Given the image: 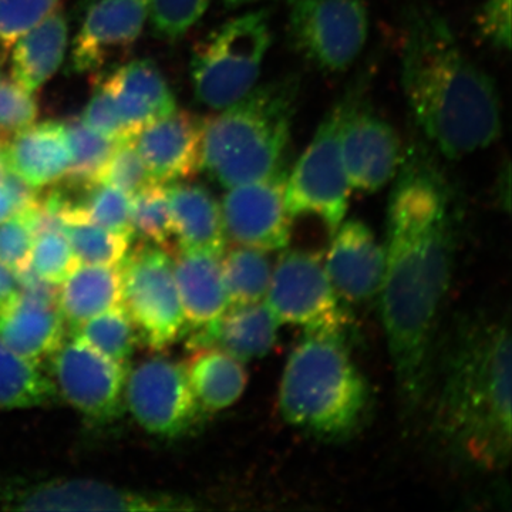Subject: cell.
Instances as JSON below:
<instances>
[{"mask_svg":"<svg viewBox=\"0 0 512 512\" xmlns=\"http://www.w3.org/2000/svg\"><path fill=\"white\" fill-rule=\"evenodd\" d=\"M387 207L380 309L403 412L427 399L454 259L453 190L423 147L404 151Z\"/></svg>","mask_w":512,"mask_h":512,"instance_id":"cell-1","label":"cell"},{"mask_svg":"<svg viewBox=\"0 0 512 512\" xmlns=\"http://www.w3.org/2000/svg\"><path fill=\"white\" fill-rule=\"evenodd\" d=\"M402 87L417 126L441 156H470L500 138L494 80L467 56L443 16L427 6L407 13Z\"/></svg>","mask_w":512,"mask_h":512,"instance_id":"cell-2","label":"cell"},{"mask_svg":"<svg viewBox=\"0 0 512 512\" xmlns=\"http://www.w3.org/2000/svg\"><path fill=\"white\" fill-rule=\"evenodd\" d=\"M436 439L478 470L510 463L511 333L507 320L468 319L448 346L433 400Z\"/></svg>","mask_w":512,"mask_h":512,"instance_id":"cell-3","label":"cell"},{"mask_svg":"<svg viewBox=\"0 0 512 512\" xmlns=\"http://www.w3.org/2000/svg\"><path fill=\"white\" fill-rule=\"evenodd\" d=\"M301 79L256 84L237 103L202 120L201 168L221 187L261 180L285 164Z\"/></svg>","mask_w":512,"mask_h":512,"instance_id":"cell-4","label":"cell"},{"mask_svg":"<svg viewBox=\"0 0 512 512\" xmlns=\"http://www.w3.org/2000/svg\"><path fill=\"white\" fill-rule=\"evenodd\" d=\"M369 399L342 333L308 332L286 360L279 410L296 429L322 440L346 439L362 426Z\"/></svg>","mask_w":512,"mask_h":512,"instance_id":"cell-5","label":"cell"},{"mask_svg":"<svg viewBox=\"0 0 512 512\" xmlns=\"http://www.w3.org/2000/svg\"><path fill=\"white\" fill-rule=\"evenodd\" d=\"M271 43L268 10L245 13L214 30L192 55L191 79L197 100L220 111L247 96L258 83Z\"/></svg>","mask_w":512,"mask_h":512,"instance_id":"cell-6","label":"cell"},{"mask_svg":"<svg viewBox=\"0 0 512 512\" xmlns=\"http://www.w3.org/2000/svg\"><path fill=\"white\" fill-rule=\"evenodd\" d=\"M349 96L326 114L311 143L299 157L285 185V201L293 218L316 217L330 234L345 220L350 187L340 150V134Z\"/></svg>","mask_w":512,"mask_h":512,"instance_id":"cell-7","label":"cell"},{"mask_svg":"<svg viewBox=\"0 0 512 512\" xmlns=\"http://www.w3.org/2000/svg\"><path fill=\"white\" fill-rule=\"evenodd\" d=\"M121 305L138 340L163 352L183 336L185 318L174 276L173 256L158 245H140L121 262Z\"/></svg>","mask_w":512,"mask_h":512,"instance_id":"cell-8","label":"cell"},{"mask_svg":"<svg viewBox=\"0 0 512 512\" xmlns=\"http://www.w3.org/2000/svg\"><path fill=\"white\" fill-rule=\"evenodd\" d=\"M265 305L281 325L301 326L306 332H339L349 316L318 252L291 249L272 269Z\"/></svg>","mask_w":512,"mask_h":512,"instance_id":"cell-9","label":"cell"},{"mask_svg":"<svg viewBox=\"0 0 512 512\" xmlns=\"http://www.w3.org/2000/svg\"><path fill=\"white\" fill-rule=\"evenodd\" d=\"M296 52L323 72L348 70L369 36L363 0H293L288 25Z\"/></svg>","mask_w":512,"mask_h":512,"instance_id":"cell-10","label":"cell"},{"mask_svg":"<svg viewBox=\"0 0 512 512\" xmlns=\"http://www.w3.org/2000/svg\"><path fill=\"white\" fill-rule=\"evenodd\" d=\"M124 403L144 430L164 439L191 433L205 414L185 365L167 356L147 357L128 370Z\"/></svg>","mask_w":512,"mask_h":512,"instance_id":"cell-11","label":"cell"},{"mask_svg":"<svg viewBox=\"0 0 512 512\" xmlns=\"http://www.w3.org/2000/svg\"><path fill=\"white\" fill-rule=\"evenodd\" d=\"M0 508L25 511H181L192 504L174 495L140 493L92 480L0 483Z\"/></svg>","mask_w":512,"mask_h":512,"instance_id":"cell-12","label":"cell"},{"mask_svg":"<svg viewBox=\"0 0 512 512\" xmlns=\"http://www.w3.org/2000/svg\"><path fill=\"white\" fill-rule=\"evenodd\" d=\"M56 390L77 412L94 421H111L124 409L127 366L104 356L72 335L50 355Z\"/></svg>","mask_w":512,"mask_h":512,"instance_id":"cell-13","label":"cell"},{"mask_svg":"<svg viewBox=\"0 0 512 512\" xmlns=\"http://www.w3.org/2000/svg\"><path fill=\"white\" fill-rule=\"evenodd\" d=\"M288 173L285 163L268 177L228 188L221 204L227 239L265 252L288 247L292 229L285 201Z\"/></svg>","mask_w":512,"mask_h":512,"instance_id":"cell-14","label":"cell"},{"mask_svg":"<svg viewBox=\"0 0 512 512\" xmlns=\"http://www.w3.org/2000/svg\"><path fill=\"white\" fill-rule=\"evenodd\" d=\"M348 96L340 150L350 187L365 192L382 190L402 164V141L386 120L363 104L357 90Z\"/></svg>","mask_w":512,"mask_h":512,"instance_id":"cell-15","label":"cell"},{"mask_svg":"<svg viewBox=\"0 0 512 512\" xmlns=\"http://www.w3.org/2000/svg\"><path fill=\"white\" fill-rule=\"evenodd\" d=\"M148 9L144 0H94L74 39L73 72H96L130 49L143 33Z\"/></svg>","mask_w":512,"mask_h":512,"instance_id":"cell-16","label":"cell"},{"mask_svg":"<svg viewBox=\"0 0 512 512\" xmlns=\"http://www.w3.org/2000/svg\"><path fill=\"white\" fill-rule=\"evenodd\" d=\"M325 266L342 301L362 303L379 295L384 272V249L362 221L342 222L333 232Z\"/></svg>","mask_w":512,"mask_h":512,"instance_id":"cell-17","label":"cell"},{"mask_svg":"<svg viewBox=\"0 0 512 512\" xmlns=\"http://www.w3.org/2000/svg\"><path fill=\"white\" fill-rule=\"evenodd\" d=\"M134 143L154 183L187 181L201 170L202 120L188 111L150 124Z\"/></svg>","mask_w":512,"mask_h":512,"instance_id":"cell-18","label":"cell"},{"mask_svg":"<svg viewBox=\"0 0 512 512\" xmlns=\"http://www.w3.org/2000/svg\"><path fill=\"white\" fill-rule=\"evenodd\" d=\"M0 157L6 170L18 174L42 190L66 177L72 161L69 137L64 123H33L0 144Z\"/></svg>","mask_w":512,"mask_h":512,"instance_id":"cell-19","label":"cell"},{"mask_svg":"<svg viewBox=\"0 0 512 512\" xmlns=\"http://www.w3.org/2000/svg\"><path fill=\"white\" fill-rule=\"evenodd\" d=\"M279 326L265 302L229 306L214 323L191 332L187 348L221 349L245 363L271 352Z\"/></svg>","mask_w":512,"mask_h":512,"instance_id":"cell-20","label":"cell"},{"mask_svg":"<svg viewBox=\"0 0 512 512\" xmlns=\"http://www.w3.org/2000/svg\"><path fill=\"white\" fill-rule=\"evenodd\" d=\"M173 264L187 329L194 332L221 318L229 308L221 256L178 249Z\"/></svg>","mask_w":512,"mask_h":512,"instance_id":"cell-21","label":"cell"},{"mask_svg":"<svg viewBox=\"0 0 512 512\" xmlns=\"http://www.w3.org/2000/svg\"><path fill=\"white\" fill-rule=\"evenodd\" d=\"M178 249L224 255L227 249L221 205L200 184L177 181L167 185Z\"/></svg>","mask_w":512,"mask_h":512,"instance_id":"cell-22","label":"cell"},{"mask_svg":"<svg viewBox=\"0 0 512 512\" xmlns=\"http://www.w3.org/2000/svg\"><path fill=\"white\" fill-rule=\"evenodd\" d=\"M0 339L26 359L50 356L66 339V322L56 305L18 293L0 309Z\"/></svg>","mask_w":512,"mask_h":512,"instance_id":"cell-23","label":"cell"},{"mask_svg":"<svg viewBox=\"0 0 512 512\" xmlns=\"http://www.w3.org/2000/svg\"><path fill=\"white\" fill-rule=\"evenodd\" d=\"M67 39L66 15L55 9L13 47L10 53L13 82L29 93L37 92L62 66Z\"/></svg>","mask_w":512,"mask_h":512,"instance_id":"cell-24","label":"cell"},{"mask_svg":"<svg viewBox=\"0 0 512 512\" xmlns=\"http://www.w3.org/2000/svg\"><path fill=\"white\" fill-rule=\"evenodd\" d=\"M119 305L120 266L79 264L57 292V308L70 330Z\"/></svg>","mask_w":512,"mask_h":512,"instance_id":"cell-25","label":"cell"},{"mask_svg":"<svg viewBox=\"0 0 512 512\" xmlns=\"http://www.w3.org/2000/svg\"><path fill=\"white\" fill-rule=\"evenodd\" d=\"M195 397L205 412H220L238 402L247 389L244 362L217 348L191 350L185 363Z\"/></svg>","mask_w":512,"mask_h":512,"instance_id":"cell-26","label":"cell"},{"mask_svg":"<svg viewBox=\"0 0 512 512\" xmlns=\"http://www.w3.org/2000/svg\"><path fill=\"white\" fill-rule=\"evenodd\" d=\"M56 393L37 360L20 356L0 339V410L45 406Z\"/></svg>","mask_w":512,"mask_h":512,"instance_id":"cell-27","label":"cell"},{"mask_svg":"<svg viewBox=\"0 0 512 512\" xmlns=\"http://www.w3.org/2000/svg\"><path fill=\"white\" fill-rule=\"evenodd\" d=\"M62 232L79 264L86 265L120 266L133 242V239L84 220L73 211L72 201L64 215Z\"/></svg>","mask_w":512,"mask_h":512,"instance_id":"cell-28","label":"cell"},{"mask_svg":"<svg viewBox=\"0 0 512 512\" xmlns=\"http://www.w3.org/2000/svg\"><path fill=\"white\" fill-rule=\"evenodd\" d=\"M221 264L229 306L264 301L272 275L265 251L238 245L221 256Z\"/></svg>","mask_w":512,"mask_h":512,"instance_id":"cell-29","label":"cell"},{"mask_svg":"<svg viewBox=\"0 0 512 512\" xmlns=\"http://www.w3.org/2000/svg\"><path fill=\"white\" fill-rule=\"evenodd\" d=\"M64 127L72 150V161L64 180L70 187L77 188L99 183L100 175L119 141L101 136L84 124L80 117L67 120Z\"/></svg>","mask_w":512,"mask_h":512,"instance_id":"cell-30","label":"cell"},{"mask_svg":"<svg viewBox=\"0 0 512 512\" xmlns=\"http://www.w3.org/2000/svg\"><path fill=\"white\" fill-rule=\"evenodd\" d=\"M72 335L86 340L104 356L127 366L138 340L136 326L123 305L101 312L72 330Z\"/></svg>","mask_w":512,"mask_h":512,"instance_id":"cell-31","label":"cell"},{"mask_svg":"<svg viewBox=\"0 0 512 512\" xmlns=\"http://www.w3.org/2000/svg\"><path fill=\"white\" fill-rule=\"evenodd\" d=\"M110 82L136 96L156 113L157 119L177 110L175 97L153 60L138 59L119 67L109 76Z\"/></svg>","mask_w":512,"mask_h":512,"instance_id":"cell-32","label":"cell"},{"mask_svg":"<svg viewBox=\"0 0 512 512\" xmlns=\"http://www.w3.org/2000/svg\"><path fill=\"white\" fill-rule=\"evenodd\" d=\"M72 208L84 220L134 239L131 197L120 188L104 183L84 187L82 200H72Z\"/></svg>","mask_w":512,"mask_h":512,"instance_id":"cell-33","label":"cell"},{"mask_svg":"<svg viewBox=\"0 0 512 512\" xmlns=\"http://www.w3.org/2000/svg\"><path fill=\"white\" fill-rule=\"evenodd\" d=\"M131 221L134 237L170 248L174 238L173 220L164 184L150 183L131 197Z\"/></svg>","mask_w":512,"mask_h":512,"instance_id":"cell-34","label":"cell"},{"mask_svg":"<svg viewBox=\"0 0 512 512\" xmlns=\"http://www.w3.org/2000/svg\"><path fill=\"white\" fill-rule=\"evenodd\" d=\"M60 0H0V64L16 42L56 9Z\"/></svg>","mask_w":512,"mask_h":512,"instance_id":"cell-35","label":"cell"},{"mask_svg":"<svg viewBox=\"0 0 512 512\" xmlns=\"http://www.w3.org/2000/svg\"><path fill=\"white\" fill-rule=\"evenodd\" d=\"M79 265L63 232L37 235L30 254V268L50 284L59 286Z\"/></svg>","mask_w":512,"mask_h":512,"instance_id":"cell-36","label":"cell"},{"mask_svg":"<svg viewBox=\"0 0 512 512\" xmlns=\"http://www.w3.org/2000/svg\"><path fill=\"white\" fill-rule=\"evenodd\" d=\"M99 183L114 185L133 197L146 185L154 183L134 140H121L114 148Z\"/></svg>","mask_w":512,"mask_h":512,"instance_id":"cell-37","label":"cell"},{"mask_svg":"<svg viewBox=\"0 0 512 512\" xmlns=\"http://www.w3.org/2000/svg\"><path fill=\"white\" fill-rule=\"evenodd\" d=\"M208 5L210 0H151L148 16L157 36L175 40L202 18Z\"/></svg>","mask_w":512,"mask_h":512,"instance_id":"cell-38","label":"cell"},{"mask_svg":"<svg viewBox=\"0 0 512 512\" xmlns=\"http://www.w3.org/2000/svg\"><path fill=\"white\" fill-rule=\"evenodd\" d=\"M33 234L28 211L15 212L8 220L0 222V262L18 272L30 265Z\"/></svg>","mask_w":512,"mask_h":512,"instance_id":"cell-39","label":"cell"},{"mask_svg":"<svg viewBox=\"0 0 512 512\" xmlns=\"http://www.w3.org/2000/svg\"><path fill=\"white\" fill-rule=\"evenodd\" d=\"M39 116L35 97L13 80L0 79V134H15Z\"/></svg>","mask_w":512,"mask_h":512,"instance_id":"cell-40","label":"cell"},{"mask_svg":"<svg viewBox=\"0 0 512 512\" xmlns=\"http://www.w3.org/2000/svg\"><path fill=\"white\" fill-rule=\"evenodd\" d=\"M80 119L101 136L116 141L126 140L123 124H121L119 113H117L113 96H111L109 87L104 82H101L99 87L94 90L93 96L90 97L89 103L84 107Z\"/></svg>","mask_w":512,"mask_h":512,"instance_id":"cell-41","label":"cell"},{"mask_svg":"<svg viewBox=\"0 0 512 512\" xmlns=\"http://www.w3.org/2000/svg\"><path fill=\"white\" fill-rule=\"evenodd\" d=\"M480 35L501 50L511 47V0H487L478 10Z\"/></svg>","mask_w":512,"mask_h":512,"instance_id":"cell-42","label":"cell"},{"mask_svg":"<svg viewBox=\"0 0 512 512\" xmlns=\"http://www.w3.org/2000/svg\"><path fill=\"white\" fill-rule=\"evenodd\" d=\"M0 184L8 192L10 200L13 202L16 212L28 211L36 204L40 197V190L30 185L28 181L20 178L18 174L12 171H3L0 177Z\"/></svg>","mask_w":512,"mask_h":512,"instance_id":"cell-43","label":"cell"},{"mask_svg":"<svg viewBox=\"0 0 512 512\" xmlns=\"http://www.w3.org/2000/svg\"><path fill=\"white\" fill-rule=\"evenodd\" d=\"M18 293V275L0 262V309L5 308L13 298L18 296Z\"/></svg>","mask_w":512,"mask_h":512,"instance_id":"cell-44","label":"cell"},{"mask_svg":"<svg viewBox=\"0 0 512 512\" xmlns=\"http://www.w3.org/2000/svg\"><path fill=\"white\" fill-rule=\"evenodd\" d=\"M15 212V207H13V202L10 200L8 192L0 184V222L8 220Z\"/></svg>","mask_w":512,"mask_h":512,"instance_id":"cell-45","label":"cell"},{"mask_svg":"<svg viewBox=\"0 0 512 512\" xmlns=\"http://www.w3.org/2000/svg\"><path fill=\"white\" fill-rule=\"evenodd\" d=\"M227 8H239V6L248 5V3L256 2V0H222ZM293 2V0H289Z\"/></svg>","mask_w":512,"mask_h":512,"instance_id":"cell-46","label":"cell"},{"mask_svg":"<svg viewBox=\"0 0 512 512\" xmlns=\"http://www.w3.org/2000/svg\"><path fill=\"white\" fill-rule=\"evenodd\" d=\"M3 171H5V165H3L2 157H0V177H2Z\"/></svg>","mask_w":512,"mask_h":512,"instance_id":"cell-47","label":"cell"},{"mask_svg":"<svg viewBox=\"0 0 512 512\" xmlns=\"http://www.w3.org/2000/svg\"><path fill=\"white\" fill-rule=\"evenodd\" d=\"M144 2L150 3V2H151V0H144Z\"/></svg>","mask_w":512,"mask_h":512,"instance_id":"cell-48","label":"cell"}]
</instances>
